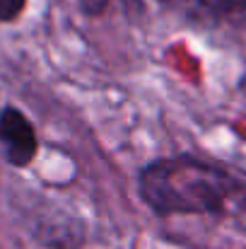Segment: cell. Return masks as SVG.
Here are the masks:
<instances>
[{
  "mask_svg": "<svg viewBox=\"0 0 246 249\" xmlns=\"http://www.w3.org/2000/svg\"><path fill=\"white\" fill-rule=\"evenodd\" d=\"M140 194L162 215L208 213L225 215L246 208V186L213 165L176 158L160 160L140 174Z\"/></svg>",
  "mask_w": 246,
  "mask_h": 249,
  "instance_id": "obj_1",
  "label": "cell"
},
{
  "mask_svg": "<svg viewBox=\"0 0 246 249\" xmlns=\"http://www.w3.org/2000/svg\"><path fill=\"white\" fill-rule=\"evenodd\" d=\"M0 145L12 165H29L32 158L36 155V133L27 116L12 107L0 111Z\"/></svg>",
  "mask_w": 246,
  "mask_h": 249,
  "instance_id": "obj_2",
  "label": "cell"
},
{
  "mask_svg": "<svg viewBox=\"0 0 246 249\" xmlns=\"http://www.w3.org/2000/svg\"><path fill=\"white\" fill-rule=\"evenodd\" d=\"M24 2L27 0H0V22L15 19L24 10Z\"/></svg>",
  "mask_w": 246,
  "mask_h": 249,
  "instance_id": "obj_3",
  "label": "cell"
},
{
  "mask_svg": "<svg viewBox=\"0 0 246 249\" xmlns=\"http://www.w3.org/2000/svg\"><path fill=\"white\" fill-rule=\"evenodd\" d=\"M203 2L217 12H237L246 5V0H203Z\"/></svg>",
  "mask_w": 246,
  "mask_h": 249,
  "instance_id": "obj_4",
  "label": "cell"
},
{
  "mask_svg": "<svg viewBox=\"0 0 246 249\" xmlns=\"http://www.w3.org/2000/svg\"><path fill=\"white\" fill-rule=\"evenodd\" d=\"M109 2H111V0H80L82 10H84L87 15H99V12H104V10L109 7ZM126 2H138V0H126Z\"/></svg>",
  "mask_w": 246,
  "mask_h": 249,
  "instance_id": "obj_5",
  "label": "cell"
},
{
  "mask_svg": "<svg viewBox=\"0 0 246 249\" xmlns=\"http://www.w3.org/2000/svg\"><path fill=\"white\" fill-rule=\"evenodd\" d=\"M239 162H242V167H244V169H246V153H244V155H242V160H239Z\"/></svg>",
  "mask_w": 246,
  "mask_h": 249,
  "instance_id": "obj_6",
  "label": "cell"
}]
</instances>
